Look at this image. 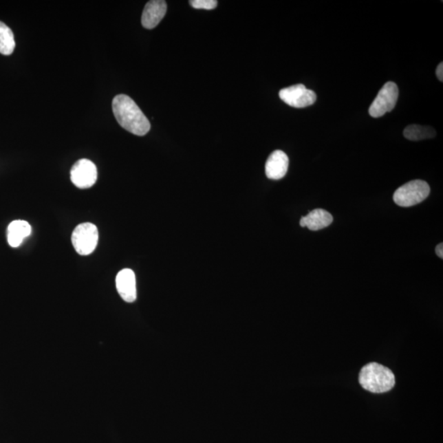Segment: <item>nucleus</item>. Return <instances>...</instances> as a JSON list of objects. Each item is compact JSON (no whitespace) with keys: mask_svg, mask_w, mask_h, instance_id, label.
<instances>
[{"mask_svg":"<svg viewBox=\"0 0 443 443\" xmlns=\"http://www.w3.org/2000/svg\"><path fill=\"white\" fill-rule=\"evenodd\" d=\"M112 107L114 116L122 129L139 136L147 135L150 131V121L129 96H115Z\"/></svg>","mask_w":443,"mask_h":443,"instance_id":"f257e3e1","label":"nucleus"},{"mask_svg":"<svg viewBox=\"0 0 443 443\" xmlns=\"http://www.w3.org/2000/svg\"><path fill=\"white\" fill-rule=\"evenodd\" d=\"M360 385L373 393H387L393 389L396 383L393 371L378 363H369L360 370Z\"/></svg>","mask_w":443,"mask_h":443,"instance_id":"f03ea898","label":"nucleus"},{"mask_svg":"<svg viewBox=\"0 0 443 443\" xmlns=\"http://www.w3.org/2000/svg\"><path fill=\"white\" fill-rule=\"evenodd\" d=\"M430 193V187L423 180H413L395 191L393 200L400 207H411L423 202Z\"/></svg>","mask_w":443,"mask_h":443,"instance_id":"7ed1b4c3","label":"nucleus"},{"mask_svg":"<svg viewBox=\"0 0 443 443\" xmlns=\"http://www.w3.org/2000/svg\"><path fill=\"white\" fill-rule=\"evenodd\" d=\"M99 241V232L95 224L84 223L76 227L72 235V244L80 255H91Z\"/></svg>","mask_w":443,"mask_h":443,"instance_id":"20e7f679","label":"nucleus"},{"mask_svg":"<svg viewBox=\"0 0 443 443\" xmlns=\"http://www.w3.org/2000/svg\"><path fill=\"white\" fill-rule=\"evenodd\" d=\"M399 96L398 85L387 83L379 91L377 97L370 105L369 113L373 118H380L395 108Z\"/></svg>","mask_w":443,"mask_h":443,"instance_id":"39448f33","label":"nucleus"},{"mask_svg":"<svg viewBox=\"0 0 443 443\" xmlns=\"http://www.w3.org/2000/svg\"><path fill=\"white\" fill-rule=\"evenodd\" d=\"M279 97L284 103L296 109L309 107L317 100L316 94L302 84L281 89Z\"/></svg>","mask_w":443,"mask_h":443,"instance_id":"423d86ee","label":"nucleus"},{"mask_svg":"<svg viewBox=\"0 0 443 443\" xmlns=\"http://www.w3.org/2000/svg\"><path fill=\"white\" fill-rule=\"evenodd\" d=\"M97 175L96 164L87 159L76 162L71 169V181L80 189H87L95 185Z\"/></svg>","mask_w":443,"mask_h":443,"instance_id":"0eeeda50","label":"nucleus"},{"mask_svg":"<svg viewBox=\"0 0 443 443\" xmlns=\"http://www.w3.org/2000/svg\"><path fill=\"white\" fill-rule=\"evenodd\" d=\"M116 288L119 296L129 303L136 300V282L134 272L130 268H125L116 277Z\"/></svg>","mask_w":443,"mask_h":443,"instance_id":"6e6552de","label":"nucleus"},{"mask_svg":"<svg viewBox=\"0 0 443 443\" xmlns=\"http://www.w3.org/2000/svg\"><path fill=\"white\" fill-rule=\"evenodd\" d=\"M289 159L283 151H275L268 158L266 164V173L271 180H280L286 175L288 170Z\"/></svg>","mask_w":443,"mask_h":443,"instance_id":"1a4fd4ad","label":"nucleus"},{"mask_svg":"<svg viewBox=\"0 0 443 443\" xmlns=\"http://www.w3.org/2000/svg\"><path fill=\"white\" fill-rule=\"evenodd\" d=\"M167 12V3L164 0H152L144 8L142 24L144 28L153 29L157 27Z\"/></svg>","mask_w":443,"mask_h":443,"instance_id":"9d476101","label":"nucleus"},{"mask_svg":"<svg viewBox=\"0 0 443 443\" xmlns=\"http://www.w3.org/2000/svg\"><path fill=\"white\" fill-rule=\"evenodd\" d=\"M332 221H334V217L330 213L323 208H316L310 212L307 215L302 217L300 225L302 228H308L311 231H318L329 227Z\"/></svg>","mask_w":443,"mask_h":443,"instance_id":"9b49d317","label":"nucleus"},{"mask_svg":"<svg viewBox=\"0 0 443 443\" xmlns=\"http://www.w3.org/2000/svg\"><path fill=\"white\" fill-rule=\"evenodd\" d=\"M32 227L27 221L14 220L8 225V242L10 246L17 248L23 244L25 237L31 235Z\"/></svg>","mask_w":443,"mask_h":443,"instance_id":"f8f14e48","label":"nucleus"},{"mask_svg":"<svg viewBox=\"0 0 443 443\" xmlns=\"http://www.w3.org/2000/svg\"><path fill=\"white\" fill-rule=\"evenodd\" d=\"M404 138L413 142L435 138L436 131L433 127L421 125H410L403 131Z\"/></svg>","mask_w":443,"mask_h":443,"instance_id":"ddd939ff","label":"nucleus"},{"mask_svg":"<svg viewBox=\"0 0 443 443\" xmlns=\"http://www.w3.org/2000/svg\"><path fill=\"white\" fill-rule=\"evenodd\" d=\"M14 33L7 25L0 22V54L10 55L15 49Z\"/></svg>","mask_w":443,"mask_h":443,"instance_id":"4468645a","label":"nucleus"},{"mask_svg":"<svg viewBox=\"0 0 443 443\" xmlns=\"http://www.w3.org/2000/svg\"><path fill=\"white\" fill-rule=\"evenodd\" d=\"M190 6L197 10H212L218 6L216 0H191Z\"/></svg>","mask_w":443,"mask_h":443,"instance_id":"2eb2a0df","label":"nucleus"},{"mask_svg":"<svg viewBox=\"0 0 443 443\" xmlns=\"http://www.w3.org/2000/svg\"><path fill=\"white\" fill-rule=\"evenodd\" d=\"M436 75L437 76L438 80H440V82H442L443 80V63H440V65H438L436 69Z\"/></svg>","mask_w":443,"mask_h":443,"instance_id":"dca6fc26","label":"nucleus"},{"mask_svg":"<svg viewBox=\"0 0 443 443\" xmlns=\"http://www.w3.org/2000/svg\"><path fill=\"white\" fill-rule=\"evenodd\" d=\"M435 252L438 257L443 259V244H440L436 246Z\"/></svg>","mask_w":443,"mask_h":443,"instance_id":"f3484780","label":"nucleus"}]
</instances>
